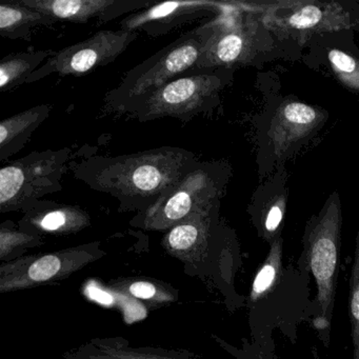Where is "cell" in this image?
I'll return each mask as SVG.
<instances>
[{"instance_id":"20","label":"cell","mask_w":359,"mask_h":359,"mask_svg":"<svg viewBox=\"0 0 359 359\" xmlns=\"http://www.w3.org/2000/svg\"><path fill=\"white\" fill-rule=\"evenodd\" d=\"M90 342L100 350L123 359H198L188 351L167 350L155 346H132L123 337H96Z\"/></svg>"},{"instance_id":"9","label":"cell","mask_w":359,"mask_h":359,"mask_svg":"<svg viewBox=\"0 0 359 359\" xmlns=\"http://www.w3.org/2000/svg\"><path fill=\"white\" fill-rule=\"evenodd\" d=\"M137 33L131 31L102 30L76 45L55 52L39 70L35 71L26 85L36 83L52 74L60 76H81L90 71L114 62L132 43Z\"/></svg>"},{"instance_id":"22","label":"cell","mask_w":359,"mask_h":359,"mask_svg":"<svg viewBox=\"0 0 359 359\" xmlns=\"http://www.w3.org/2000/svg\"><path fill=\"white\" fill-rule=\"evenodd\" d=\"M41 235L32 234L22 229H16L11 220L0 226V259L9 262V258L29 248L43 245Z\"/></svg>"},{"instance_id":"18","label":"cell","mask_w":359,"mask_h":359,"mask_svg":"<svg viewBox=\"0 0 359 359\" xmlns=\"http://www.w3.org/2000/svg\"><path fill=\"white\" fill-rule=\"evenodd\" d=\"M55 20L37 10L24 5L20 0L0 4V35L7 39H30L39 27H50Z\"/></svg>"},{"instance_id":"13","label":"cell","mask_w":359,"mask_h":359,"mask_svg":"<svg viewBox=\"0 0 359 359\" xmlns=\"http://www.w3.org/2000/svg\"><path fill=\"white\" fill-rule=\"evenodd\" d=\"M219 205L205 213L195 214L167 231L161 245L168 254L190 266L205 262L214 230L218 224Z\"/></svg>"},{"instance_id":"23","label":"cell","mask_w":359,"mask_h":359,"mask_svg":"<svg viewBox=\"0 0 359 359\" xmlns=\"http://www.w3.org/2000/svg\"><path fill=\"white\" fill-rule=\"evenodd\" d=\"M351 337L353 341V359H359V224L355 245L354 262L350 278Z\"/></svg>"},{"instance_id":"8","label":"cell","mask_w":359,"mask_h":359,"mask_svg":"<svg viewBox=\"0 0 359 359\" xmlns=\"http://www.w3.org/2000/svg\"><path fill=\"white\" fill-rule=\"evenodd\" d=\"M100 241L41 255L26 256L0 266V292L22 291L57 283L106 255Z\"/></svg>"},{"instance_id":"26","label":"cell","mask_w":359,"mask_h":359,"mask_svg":"<svg viewBox=\"0 0 359 359\" xmlns=\"http://www.w3.org/2000/svg\"><path fill=\"white\" fill-rule=\"evenodd\" d=\"M64 359H123L121 357L109 354L100 350L97 346H93L88 341L77 348L67 351L64 354Z\"/></svg>"},{"instance_id":"5","label":"cell","mask_w":359,"mask_h":359,"mask_svg":"<svg viewBox=\"0 0 359 359\" xmlns=\"http://www.w3.org/2000/svg\"><path fill=\"white\" fill-rule=\"evenodd\" d=\"M226 180V169L219 163L197 161L131 224L146 231H169L195 214L211 211L219 205Z\"/></svg>"},{"instance_id":"4","label":"cell","mask_w":359,"mask_h":359,"mask_svg":"<svg viewBox=\"0 0 359 359\" xmlns=\"http://www.w3.org/2000/svg\"><path fill=\"white\" fill-rule=\"evenodd\" d=\"M230 76L226 68H193L129 104L121 115H129L140 123L165 117L186 123L217 106Z\"/></svg>"},{"instance_id":"1","label":"cell","mask_w":359,"mask_h":359,"mask_svg":"<svg viewBox=\"0 0 359 359\" xmlns=\"http://www.w3.org/2000/svg\"><path fill=\"white\" fill-rule=\"evenodd\" d=\"M197 161L192 151L161 147L119 156L86 157L73 167V173L92 190L116 199L121 211L142 213Z\"/></svg>"},{"instance_id":"16","label":"cell","mask_w":359,"mask_h":359,"mask_svg":"<svg viewBox=\"0 0 359 359\" xmlns=\"http://www.w3.org/2000/svg\"><path fill=\"white\" fill-rule=\"evenodd\" d=\"M341 9L333 4L297 3L291 14L273 20L277 32L291 34H315L337 30L346 25Z\"/></svg>"},{"instance_id":"24","label":"cell","mask_w":359,"mask_h":359,"mask_svg":"<svg viewBox=\"0 0 359 359\" xmlns=\"http://www.w3.org/2000/svg\"><path fill=\"white\" fill-rule=\"evenodd\" d=\"M285 195L275 198L266 211L262 212L257 218V228L260 236L272 243L277 238L281 237V224L285 218Z\"/></svg>"},{"instance_id":"21","label":"cell","mask_w":359,"mask_h":359,"mask_svg":"<svg viewBox=\"0 0 359 359\" xmlns=\"http://www.w3.org/2000/svg\"><path fill=\"white\" fill-rule=\"evenodd\" d=\"M113 290L136 299L150 302L151 304H167L175 302V290L169 285L150 279H123L111 283Z\"/></svg>"},{"instance_id":"19","label":"cell","mask_w":359,"mask_h":359,"mask_svg":"<svg viewBox=\"0 0 359 359\" xmlns=\"http://www.w3.org/2000/svg\"><path fill=\"white\" fill-rule=\"evenodd\" d=\"M55 51L39 50L10 54L0 62V91H11L26 85L29 77L39 70Z\"/></svg>"},{"instance_id":"3","label":"cell","mask_w":359,"mask_h":359,"mask_svg":"<svg viewBox=\"0 0 359 359\" xmlns=\"http://www.w3.org/2000/svg\"><path fill=\"white\" fill-rule=\"evenodd\" d=\"M341 201L337 192L327 197L317 215L306 224L302 245L304 251L298 259V268L313 274L317 285L314 299L313 325L325 334L323 342H329V332L335 304L336 287L341 252Z\"/></svg>"},{"instance_id":"10","label":"cell","mask_w":359,"mask_h":359,"mask_svg":"<svg viewBox=\"0 0 359 359\" xmlns=\"http://www.w3.org/2000/svg\"><path fill=\"white\" fill-rule=\"evenodd\" d=\"M239 8L228 4L224 11L201 25L203 50L195 68L229 69L251 58L254 29Z\"/></svg>"},{"instance_id":"25","label":"cell","mask_w":359,"mask_h":359,"mask_svg":"<svg viewBox=\"0 0 359 359\" xmlns=\"http://www.w3.org/2000/svg\"><path fill=\"white\" fill-rule=\"evenodd\" d=\"M327 58L334 74L342 85L359 92V60L337 49H332Z\"/></svg>"},{"instance_id":"11","label":"cell","mask_w":359,"mask_h":359,"mask_svg":"<svg viewBox=\"0 0 359 359\" xmlns=\"http://www.w3.org/2000/svg\"><path fill=\"white\" fill-rule=\"evenodd\" d=\"M228 4L213 1H165L155 4L142 11L126 16L121 22V30L144 32L158 37L199 18L219 15Z\"/></svg>"},{"instance_id":"17","label":"cell","mask_w":359,"mask_h":359,"mask_svg":"<svg viewBox=\"0 0 359 359\" xmlns=\"http://www.w3.org/2000/svg\"><path fill=\"white\" fill-rule=\"evenodd\" d=\"M51 112L50 104H41L3 119L0 123V161L6 163L20 153Z\"/></svg>"},{"instance_id":"14","label":"cell","mask_w":359,"mask_h":359,"mask_svg":"<svg viewBox=\"0 0 359 359\" xmlns=\"http://www.w3.org/2000/svg\"><path fill=\"white\" fill-rule=\"evenodd\" d=\"M325 121L323 113L314 107L300 102H283L269 131L275 154H285L292 144L308 137Z\"/></svg>"},{"instance_id":"2","label":"cell","mask_w":359,"mask_h":359,"mask_svg":"<svg viewBox=\"0 0 359 359\" xmlns=\"http://www.w3.org/2000/svg\"><path fill=\"white\" fill-rule=\"evenodd\" d=\"M270 251L256 273L248 298L252 344L245 357L275 359L272 334L279 330L295 341L304 321L314 318V300L310 299V274L283 262V238L270 243Z\"/></svg>"},{"instance_id":"15","label":"cell","mask_w":359,"mask_h":359,"mask_svg":"<svg viewBox=\"0 0 359 359\" xmlns=\"http://www.w3.org/2000/svg\"><path fill=\"white\" fill-rule=\"evenodd\" d=\"M91 224L86 210L79 205L41 201L18 222L22 230L32 234L69 235Z\"/></svg>"},{"instance_id":"7","label":"cell","mask_w":359,"mask_h":359,"mask_svg":"<svg viewBox=\"0 0 359 359\" xmlns=\"http://www.w3.org/2000/svg\"><path fill=\"white\" fill-rule=\"evenodd\" d=\"M72 151H35L0 169V211H30L43 197L62 190Z\"/></svg>"},{"instance_id":"12","label":"cell","mask_w":359,"mask_h":359,"mask_svg":"<svg viewBox=\"0 0 359 359\" xmlns=\"http://www.w3.org/2000/svg\"><path fill=\"white\" fill-rule=\"evenodd\" d=\"M24 5L37 10L52 20L86 24L98 18L106 24L132 12L142 11L155 5L152 0H20Z\"/></svg>"},{"instance_id":"6","label":"cell","mask_w":359,"mask_h":359,"mask_svg":"<svg viewBox=\"0 0 359 359\" xmlns=\"http://www.w3.org/2000/svg\"><path fill=\"white\" fill-rule=\"evenodd\" d=\"M203 43L201 26L178 37L130 70L121 83L106 94L107 109L121 114L129 104L192 70L201 57Z\"/></svg>"}]
</instances>
